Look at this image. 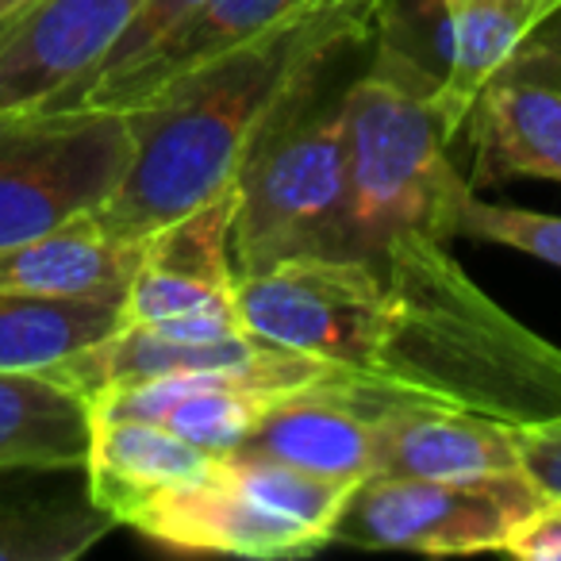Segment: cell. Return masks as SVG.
<instances>
[{"instance_id": "6da1fadb", "label": "cell", "mask_w": 561, "mask_h": 561, "mask_svg": "<svg viewBox=\"0 0 561 561\" xmlns=\"http://www.w3.org/2000/svg\"><path fill=\"white\" fill-rule=\"evenodd\" d=\"M377 9L381 0H312L127 108L135 154L119 188L93 211L101 231L142 242L227 193L270 119L366 39Z\"/></svg>"}, {"instance_id": "7a4b0ae2", "label": "cell", "mask_w": 561, "mask_h": 561, "mask_svg": "<svg viewBox=\"0 0 561 561\" xmlns=\"http://www.w3.org/2000/svg\"><path fill=\"white\" fill-rule=\"evenodd\" d=\"M385 270V323L369 358L385 392L512 431L561 420V346L504 312L446 242H397Z\"/></svg>"}, {"instance_id": "3957f363", "label": "cell", "mask_w": 561, "mask_h": 561, "mask_svg": "<svg viewBox=\"0 0 561 561\" xmlns=\"http://www.w3.org/2000/svg\"><path fill=\"white\" fill-rule=\"evenodd\" d=\"M435 78L381 39L377 66L343 96L346 257L385 262L397 242L454 239L469 181L450 162Z\"/></svg>"}, {"instance_id": "277c9868", "label": "cell", "mask_w": 561, "mask_h": 561, "mask_svg": "<svg viewBox=\"0 0 561 561\" xmlns=\"http://www.w3.org/2000/svg\"><path fill=\"white\" fill-rule=\"evenodd\" d=\"M312 89L270 119L234 178V277L305 254L346 257L343 101L316 108Z\"/></svg>"}, {"instance_id": "5b68a950", "label": "cell", "mask_w": 561, "mask_h": 561, "mask_svg": "<svg viewBox=\"0 0 561 561\" xmlns=\"http://www.w3.org/2000/svg\"><path fill=\"white\" fill-rule=\"evenodd\" d=\"M135 154L127 112L27 108L0 116V250L96 211Z\"/></svg>"}, {"instance_id": "8992f818", "label": "cell", "mask_w": 561, "mask_h": 561, "mask_svg": "<svg viewBox=\"0 0 561 561\" xmlns=\"http://www.w3.org/2000/svg\"><path fill=\"white\" fill-rule=\"evenodd\" d=\"M242 331L280 351L369 369L385 323V280L374 262L305 254L234 277Z\"/></svg>"}, {"instance_id": "52a82bcc", "label": "cell", "mask_w": 561, "mask_h": 561, "mask_svg": "<svg viewBox=\"0 0 561 561\" xmlns=\"http://www.w3.org/2000/svg\"><path fill=\"white\" fill-rule=\"evenodd\" d=\"M538 496L542 489L530 477L450 484L377 473L346 500L331 542L366 550L492 553Z\"/></svg>"}, {"instance_id": "ba28073f", "label": "cell", "mask_w": 561, "mask_h": 561, "mask_svg": "<svg viewBox=\"0 0 561 561\" xmlns=\"http://www.w3.org/2000/svg\"><path fill=\"white\" fill-rule=\"evenodd\" d=\"M469 188L512 178L561 181V9L527 32L466 116Z\"/></svg>"}, {"instance_id": "9c48e42d", "label": "cell", "mask_w": 561, "mask_h": 561, "mask_svg": "<svg viewBox=\"0 0 561 561\" xmlns=\"http://www.w3.org/2000/svg\"><path fill=\"white\" fill-rule=\"evenodd\" d=\"M377 24H385V43L435 78V104L454 139L535 20L515 0H415L412 16H397L381 0Z\"/></svg>"}, {"instance_id": "30bf717a", "label": "cell", "mask_w": 561, "mask_h": 561, "mask_svg": "<svg viewBox=\"0 0 561 561\" xmlns=\"http://www.w3.org/2000/svg\"><path fill=\"white\" fill-rule=\"evenodd\" d=\"M147 0H24L0 16V116L85 81Z\"/></svg>"}, {"instance_id": "8fae6325", "label": "cell", "mask_w": 561, "mask_h": 561, "mask_svg": "<svg viewBox=\"0 0 561 561\" xmlns=\"http://www.w3.org/2000/svg\"><path fill=\"white\" fill-rule=\"evenodd\" d=\"M392 397L397 392H385L369 377V369L343 385L285 392L265 408L234 454L362 484L377 473V450H381L377 423Z\"/></svg>"}, {"instance_id": "7c38bea8", "label": "cell", "mask_w": 561, "mask_h": 561, "mask_svg": "<svg viewBox=\"0 0 561 561\" xmlns=\"http://www.w3.org/2000/svg\"><path fill=\"white\" fill-rule=\"evenodd\" d=\"M234 185L208 204L185 211L147 239V254L135 270L119 308L124 323H162L196 312H234L231 219Z\"/></svg>"}, {"instance_id": "4fadbf2b", "label": "cell", "mask_w": 561, "mask_h": 561, "mask_svg": "<svg viewBox=\"0 0 561 561\" xmlns=\"http://www.w3.org/2000/svg\"><path fill=\"white\" fill-rule=\"evenodd\" d=\"M127 527L173 553H231V558H308L323 550V538L308 535L297 523L265 512L216 473L147 496Z\"/></svg>"}, {"instance_id": "5bb4252c", "label": "cell", "mask_w": 561, "mask_h": 561, "mask_svg": "<svg viewBox=\"0 0 561 561\" xmlns=\"http://www.w3.org/2000/svg\"><path fill=\"white\" fill-rule=\"evenodd\" d=\"M377 431H381V450H377L381 477H420V481L450 484L527 477L519 431L504 423L392 397L381 408Z\"/></svg>"}, {"instance_id": "9a60e30c", "label": "cell", "mask_w": 561, "mask_h": 561, "mask_svg": "<svg viewBox=\"0 0 561 561\" xmlns=\"http://www.w3.org/2000/svg\"><path fill=\"white\" fill-rule=\"evenodd\" d=\"M308 4L312 0H208L185 24L173 27L154 50L127 62L124 70H112L85 81L73 93H66L62 101L47 104V108H81L85 104V108L127 112L147 101V96H154L158 89L193 73L208 58L270 32V27H277L280 20H289L293 12L308 9Z\"/></svg>"}, {"instance_id": "2e32d148", "label": "cell", "mask_w": 561, "mask_h": 561, "mask_svg": "<svg viewBox=\"0 0 561 561\" xmlns=\"http://www.w3.org/2000/svg\"><path fill=\"white\" fill-rule=\"evenodd\" d=\"M116 527L85 466H0V561H70Z\"/></svg>"}, {"instance_id": "e0dca14e", "label": "cell", "mask_w": 561, "mask_h": 561, "mask_svg": "<svg viewBox=\"0 0 561 561\" xmlns=\"http://www.w3.org/2000/svg\"><path fill=\"white\" fill-rule=\"evenodd\" d=\"M142 254L147 239H112L89 211L39 239L0 250V289L32 297H116L127 293Z\"/></svg>"}, {"instance_id": "ac0fdd59", "label": "cell", "mask_w": 561, "mask_h": 561, "mask_svg": "<svg viewBox=\"0 0 561 561\" xmlns=\"http://www.w3.org/2000/svg\"><path fill=\"white\" fill-rule=\"evenodd\" d=\"M211 466V454L196 450L154 420H93L85 461L89 492L116 523L154 492L208 477Z\"/></svg>"}, {"instance_id": "d6986e66", "label": "cell", "mask_w": 561, "mask_h": 561, "mask_svg": "<svg viewBox=\"0 0 561 561\" xmlns=\"http://www.w3.org/2000/svg\"><path fill=\"white\" fill-rule=\"evenodd\" d=\"M93 412L50 374H0V466H85Z\"/></svg>"}, {"instance_id": "ffe728a7", "label": "cell", "mask_w": 561, "mask_h": 561, "mask_svg": "<svg viewBox=\"0 0 561 561\" xmlns=\"http://www.w3.org/2000/svg\"><path fill=\"white\" fill-rule=\"evenodd\" d=\"M116 297H32L0 289V374H50L119 328Z\"/></svg>"}, {"instance_id": "44dd1931", "label": "cell", "mask_w": 561, "mask_h": 561, "mask_svg": "<svg viewBox=\"0 0 561 561\" xmlns=\"http://www.w3.org/2000/svg\"><path fill=\"white\" fill-rule=\"evenodd\" d=\"M216 473L224 481H231L239 492H247L265 512L297 523V527H305L308 535L323 538V542H331L346 500L358 489L354 481H331V477L305 473V469L280 466V461L250 458V454L216 458Z\"/></svg>"}, {"instance_id": "7402d4cb", "label": "cell", "mask_w": 561, "mask_h": 561, "mask_svg": "<svg viewBox=\"0 0 561 561\" xmlns=\"http://www.w3.org/2000/svg\"><path fill=\"white\" fill-rule=\"evenodd\" d=\"M454 231L466 234V239L504 242V247H515L523 254L561 270V216L512 208V204H489L477 201L473 193H466L458 219H454Z\"/></svg>"}, {"instance_id": "603a6c76", "label": "cell", "mask_w": 561, "mask_h": 561, "mask_svg": "<svg viewBox=\"0 0 561 561\" xmlns=\"http://www.w3.org/2000/svg\"><path fill=\"white\" fill-rule=\"evenodd\" d=\"M500 553L523 561H561V492H542L507 527Z\"/></svg>"}, {"instance_id": "cb8c5ba5", "label": "cell", "mask_w": 561, "mask_h": 561, "mask_svg": "<svg viewBox=\"0 0 561 561\" xmlns=\"http://www.w3.org/2000/svg\"><path fill=\"white\" fill-rule=\"evenodd\" d=\"M523 466L542 492H561V420L519 431Z\"/></svg>"}, {"instance_id": "d4e9b609", "label": "cell", "mask_w": 561, "mask_h": 561, "mask_svg": "<svg viewBox=\"0 0 561 561\" xmlns=\"http://www.w3.org/2000/svg\"><path fill=\"white\" fill-rule=\"evenodd\" d=\"M523 9H527V16L535 20V24H542L546 16H553V12L561 9V0H519Z\"/></svg>"}, {"instance_id": "484cf974", "label": "cell", "mask_w": 561, "mask_h": 561, "mask_svg": "<svg viewBox=\"0 0 561 561\" xmlns=\"http://www.w3.org/2000/svg\"><path fill=\"white\" fill-rule=\"evenodd\" d=\"M16 4H24V0H0V16H4V12H12Z\"/></svg>"}, {"instance_id": "4316f807", "label": "cell", "mask_w": 561, "mask_h": 561, "mask_svg": "<svg viewBox=\"0 0 561 561\" xmlns=\"http://www.w3.org/2000/svg\"><path fill=\"white\" fill-rule=\"evenodd\" d=\"M515 4H519V0H515Z\"/></svg>"}]
</instances>
